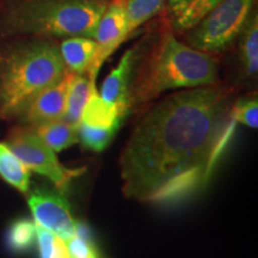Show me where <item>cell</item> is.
<instances>
[{"mask_svg":"<svg viewBox=\"0 0 258 258\" xmlns=\"http://www.w3.org/2000/svg\"><path fill=\"white\" fill-rule=\"evenodd\" d=\"M233 103L231 92L217 84L161 99L141 118L122 151L124 195L171 205L205 188L234 135Z\"/></svg>","mask_w":258,"mask_h":258,"instance_id":"cell-1","label":"cell"},{"mask_svg":"<svg viewBox=\"0 0 258 258\" xmlns=\"http://www.w3.org/2000/svg\"><path fill=\"white\" fill-rule=\"evenodd\" d=\"M218 74V62L211 53L195 49L169 32L139 71L129 106L132 102L153 101L169 90L215 85Z\"/></svg>","mask_w":258,"mask_h":258,"instance_id":"cell-2","label":"cell"},{"mask_svg":"<svg viewBox=\"0 0 258 258\" xmlns=\"http://www.w3.org/2000/svg\"><path fill=\"white\" fill-rule=\"evenodd\" d=\"M66 72L55 42L37 40L12 48L0 62V117L18 116L37 93Z\"/></svg>","mask_w":258,"mask_h":258,"instance_id":"cell-3","label":"cell"},{"mask_svg":"<svg viewBox=\"0 0 258 258\" xmlns=\"http://www.w3.org/2000/svg\"><path fill=\"white\" fill-rule=\"evenodd\" d=\"M106 6L104 0H23L10 9L6 24L21 34L92 38Z\"/></svg>","mask_w":258,"mask_h":258,"instance_id":"cell-4","label":"cell"},{"mask_svg":"<svg viewBox=\"0 0 258 258\" xmlns=\"http://www.w3.org/2000/svg\"><path fill=\"white\" fill-rule=\"evenodd\" d=\"M256 0H222L188 35L189 44L206 53L227 49L239 36Z\"/></svg>","mask_w":258,"mask_h":258,"instance_id":"cell-5","label":"cell"},{"mask_svg":"<svg viewBox=\"0 0 258 258\" xmlns=\"http://www.w3.org/2000/svg\"><path fill=\"white\" fill-rule=\"evenodd\" d=\"M5 144L29 170L49 179L60 192L67 191L73 180L86 170L85 167L69 169L62 165L55 152L30 128H14L9 133Z\"/></svg>","mask_w":258,"mask_h":258,"instance_id":"cell-6","label":"cell"},{"mask_svg":"<svg viewBox=\"0 0 258 258\" xmlns=\"http://www.w3.org/2000/svg\"><path fill=\"white\" fill-rule=\"evenodd\" d=\"M35 224L67 241L73 237L76 220L69 202L61 194L36 189L28 199Z\"/></svg>","mask_w":258,"mask_h":258,"instance_id":"cell-7","label":"cell"},{"mask_svg":"<svg viewBox=\"0 0 258 258\" xmlns=\"http://www.w3.org/2000/svg\"><path fill=\"white\" fill-rule=\"evenodd\" d=\"M128 35L125 0H114L106 6L93 32L92 38L97 43V51L86 73L90 78H97L104 61L120 47Z\"/></svg>","mask_w":258,"mask_h":258,"instance_id":"cell-8","label":"cell"},{"mask_svg":"<svg viewBox=\"0 0 258 258\" xmlns=\"http://www.w3.org/2000/svg\"><path fill=\"white\" fill-rule=\"evenodd\" d=\"M73 72H67L59 82L37 93L27 105L22 109L17 117L22 122L32 127L43 122L60 120L63 117L66 95Z\"/></svg>","mask_w":258,"mask_h":258,"instance_id":"cell-9","label":"cell"},{"mask_svg":"<svg viewBox=\"0 0 258 258\" xmlns=\"http://www.w3.org/2000/svg\"><path fill=\"white\" fill-rule=\"evenodd\" d=\"M137 49L132 48L122 55L120 62L106 76L99 95L103 101L118 106L125 117L129 109V79L137 62Z\"/></svg>","mask_w":258,"mask_h":258,"instance_id":"cell-10","label":"cell"},{"mask_svg":"<svg viewBox=\"0 0 258 258\" xmlns=\"http://www.w3.org/2000/svg\"><path fill=\"white\" fill-rule=\"evenodd\" d=\"M222 0H167L171 23L175 30L189 31Z\"/></svg>","mask_w":258,"mask_h":258,"instance_id":"cell-11","label":"cell"},{"mask_svg":"<svg viewBox=\"0 0 258 258\" xmlns=\"http://www.w3.org/2000/svg\"><path fill=\"white\" fill-rule=\"evenodd\" d=\"M238 42V63L244 79L256 80L258 72V18L257 12H251Z\"/></svg>","mask_w":258,"mask_h":258,"instance_id":"cell-12","label":"cell"},{"mask_svg":"<svg viewBox=\"0 0 258 258\" xmlns=\"http://www.w3.org/2000/svg\"><path fill=\"white\" fill-rule=\"evenodd\" d=\"M59 50L66 69L70 72L88 73L96 56L97 43L91 37H67L59 46Z\"/></svg>","mask_w":258,"mask_h":258,"instance_id":"cell-13","label":"cell"},{"mask_svg":"<svg viewBox=\"0 0 258 258\" xmlns=\"http://www.w3.org/2000/svg\"><path fill=\"white\" fill-rule=\"evenodd\" d=\"M123 118L124 116L117 105L103 101L96 88V79L91 78V90L83 109L80 123L92 127H111L115 124H121Z\"/></svg>","mask_w":258,"mask_h":258,"instance_id":"cell-14","label":"cell"},{"mask_svg":"<svg viewBox=\"0 0 258 258\" xmlns=\"http://www.w3.org/2000/svg\"><path fill=\"white\" fill-rule=\"evenodd\" d=\"M30 129L55 153L78 143L77 124L70 123L62 118L32 125Z\"/></svg>","mask_w":258,"mask_h":258,"instance_id":"cell-15","label":"cell"},{"mask_svg":"<svg viewBox=\"0 0 258 258\" xmlns=\"http://www.w3.org/2000/svg\"><path fill=\"white\" fill-rule=\"evenodd\" d=\"M91 90V78L85 73H73L66 95V105L62 120L72 124H78L82 117L84 106L88 101Z\"/></svg>","mask_w":258,"mask_h":258,"instance_id":"cell-16","label":"cell"},{"mask_svg":"<svg viewBox=\"0 0 258 258\" xmlns=\"http://www.w3.org/2000/svg\"><path fill=\"white\" fill-rule=\"evenodd\" d=\"M0 177L21 192L27 194L29 191L30 170L5 143H0Z\"/></svg>","mask_w":258,"mask_h":258,"instance_id":"cell-17","label":"cell"},{"mask_svg":"<svg viewBox=\"0 0 258 258\" xmlns=\"http://www.w3.org/2000/svg\"><path fill=\"white\" fill-rule=\"evenodd\" d=\"M164 4L165 0H125L129 34L159 14Z\"/></svg>","mask_w":258,"mask_h":258,"instance_id":"cell-18","label":"cell"},{"mask_svg":"<svg viewBox=\"0 0 258 258\" xmlns=\"http://www.w3.org/2000/svg\"><path fill=\"white\" fill-rule=\"evenodd\" d=\"M8 245L15 253H23L36 243V224L29 219H19L12 222L8 231Z\"/></svg>","mask_w":258,"mask_h":258,"instance_id":"cell-19","label":"cell"},{"mask_svg":"<svg viewBox=\"0 0 258 258\" xmlns=\"http://www.w3.org/2000/svg\"><path fill=\"white\" fill-rule=\"evenodd\" d=\"M121 124H115L111 127H92L84 123L77 124V133H78V141L88 150L101 152L110 144L112 138Z\"/></svg>","mask_w":258,"mask_h":258,"instance_id":"cell-20","label":"cell"},{"mask_svg":"<svg viewBox=\"0 0 258 258\" xmlns=\"http://www.w3.org/2000/svg\"><path fill=\"white\" fill-rule=\"evenodd\" d=\"M71 258H99L95 243L88 226L82 221H76L73 237L66 241Z\"/></svg>","mask_w":258,"mask_h":258,"instance_id":"cell-21","label":"cell"},{"mask_svg":"<svg viewBox=\"0 0 258 258\" xmlns=\"http://www.w3.org/2000/svg\"><path fill=\"white\" fill-rule=\"evenodd\" d=\"M232 116L237 123L257 128L258 125V101L257 96L243 97L234 101L232 105Z\"/></svg>","mask_w":258,"mask_h":258,"instance_id":"cell-22","label":"cell"}]
</instances>
